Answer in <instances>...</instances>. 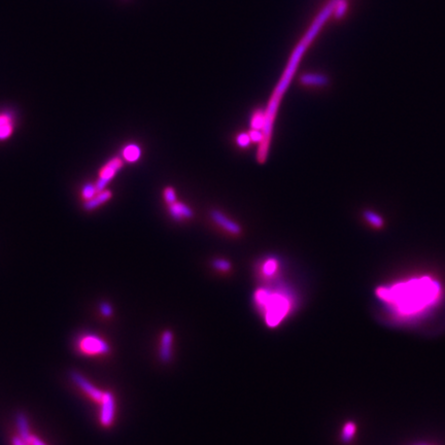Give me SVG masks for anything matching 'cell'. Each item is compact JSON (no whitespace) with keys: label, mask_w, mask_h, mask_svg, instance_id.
Instances as JSON below:
<instances>
[{"label":"cell","mask_w":445,"mask_h":445,"mask_svg":"<svg viewBox=\"0 0 445 445\" xmlns=\"http://www.w3.org/2000/svg\"><path fill=\"white\" fill-rule=\"evenodd\" d=\"M97 189L96 186L93 184H86L83 189H82V197L85 201L90 200L91 198H93L94 196L97 194Z\"/></svg>","instance_id":"cell-20"},{"label":"cell","mask_w":445,"mask_h":445,"mask_svg":"<svg viewBox=\"0 0 445 445\" xmlns=\"http://www.w3.org/2000/svg\"><path fill=\"white\" fill-rule=\"evenodd\" d=\"M30 445H47L44 441H42L41 439H39L38 437H36V436H32V439H31V442H30Z\"/></svg>","instance_id":"cell-27"},{"label":"cell","mask_w":445,"mask_h":445,"mask_svg":"<svg viewBox=\"0 0 445 445\" xmlns=\"http://www.w3.org/2000/svg\"><path fill=\"white\" fill-rule=\"evenodd\" d=\"M163 195H164V199H165V201H166L168 204L174 203V202L176 201V194H175V191H174V189L171 188V187H167V188L164 190Z\"/></svg>","instance_id":"cell-22"},{"label":"cell","mask_w":445,"mask_h":445,"mask_svg":"<svg viewBox=\"0 0 445 445\" xmlns=\"http://www.w3.org/2000/svg\"><path fill=\"white\" fill-rule=\"evenodd\" d=\"M112 197V193L110 190H103L98 192L93 198L84 202V209L87 212H93L104 203L110 201Z\"/></svg>","instance_id":"cell-10"},{"label":"cell","mask_w":445,"mask_h":445,"mask_svg":"<svg viewBox=\"0 0 445 445\" xmlns=\"http://www.w3.org/2000/svg\"><path fill=\"white\" fill-rule=\"evenodd\" d=\"M17 426H18V430H19V437L25 441L27 444L30 445L31 439H32V435L30 434L29 431V424H28V420L26 415L22 412L17 414Z\"/></svg>","instance_id":"cell-14"},{"label":"cell","mask_w":445,"mask_h":445,"mask_svg":"<svg viewBox=\"0 0 445 445\" xmlns=\"http://www.w3.org/2000/svg\"><path fill=\"white\" fill-rule=\"evenodd\" d=\"M82 352L86 355H99V353H108L110 351L109 344L104 340L96 336H86L81 339L78 343Z\"/></svg>","instance_id":"cell-5"},{"label":"cell","mask_w":445,"mask_h":445,"mask_svg":"<svg viewBox=\"0 0 445 445\" xmlns=\"http://www.w3.org/2000/svg\"><path fill=\"white\" fill-rule=\"evenodd\" d=\"M122 157L125 161L129 163H135L141 157V149L135 143H130L123 149Z\"/></svg>","instance_id":"cell-16"},{"label":"cell","mask_w":445,"mask_h":445,"mask_svg":"<svg viewBox=\"0 0 445 445\" xmlns=\"http://www.w3.org/2000/svg\"><path fill=\"white\" fill-rule=\"evenodd\" d=\"M356 425L353 424L352 422H348L344 425L343 430H342V434H341V438L344 442H348L353 438V435L356 434Z\"/></svg>","instance_id":"cell-19"},{"label":"cell","mask_w":445,"mask_h":445,"mask_svg":"<svg viewBox=\"0 0 445 445\" xmlns=\"http://www.w3.org/2000/svg\"><path fill=\"white\" fill-rule=\"evenodd\" d=\"M251 141H252V140H251L250 134H248V133H240V134H238L237 137H236V142H237V145H238L240 148H246V147H248V146H250Z\"/></svg>","instance_id":"cell-23"},{"label":"cell","mask_w":445,"mask_h":445,"mask_svg":"<svg viewBox=\"0 0 445 445\" xmlns=\"http://www.w3.org/2000/svg\"><path fill=\"white\" fill-rule=\"evenodd\" d=\"M336 0H329V2L327 3L323 9L319 12V15L316 17L315 21L312 22L310 27L308 28L305 35L302 37V39L299 42V44L294 49L293 53L290 57L289 63H287L286 67L283 71V74L280 78L279 83L274 89V92L267 104V109L265 110V125L263 128V134L264 139L259 145V150L257 154V159L259 163H265L267 160L268 151L270 147V140L272 136V130H273V124L274 120H276L277 112L279 107V103L281 101V98L283 94L285 93L286 89L289 88L294 74L298 68V65L301 61V58L303 57L304 53L306 52L307 48L310 46V44L315 41V38L319 34L320 30L323 28L325 23L328 21V19L333 15V10L335 6Z\"/></svg>","instance_id":"cell-2"},{"label":"cell","mask_w":445,"mask_h":445,"mask_svg":"<svg viewBox=\"0 0 445 445\" xmlns=\"http://www.w3.org/2000/svg\"><path fill=\"white\" fill-rule=\"evenodd\" d=\"M15 130V116L8 111L0 112V141L8 139Z\"/></svg>","instance_id":"cell-9"},{"label":"cell","mask_w":445,"mask_h":445,"mask_svg":"<svg viewBox=\"0 0 445 445\" xmlns=\"http://www.w3.org/2000/svg\"><path fill=\"white\" fill-rule=\"evenodd\" d=\"M279 269V262L276 258H267L264 260L263 263L261 265L260 272L263 278H271L278 273Z\"/></svg>","instance_id":"cell-15"},{"label":"cell","mask_w":445,"mask_h":445,"mask_svg":"<svg viewBox=\"0 0 445 445\" xmlns=\"http://www.w3.org/2000/svg\"><path fill=\"white\" fill-rule=\"evenodd\" d=\"M100 310L102 312V315L106 316V317H111V313H112L111 306L109 303H101Z\"/></svg>","instance_id":"cell-26"},{"label":"cell","mask_w":445,"mask_h":445,"mask_svg":"<svg viewBox=\"0 0 445 445\" xmlns=\"http://www.w3.org/2000/svg\"><path fill=\"white\" fill-rule=\"evenodd\" d=\"M115 414V401L111 392H104L101 401L100 423L103 427H110L113 423Z\"/></svg>","instance_id":"cell-6"},{"label":"cell","mask_w":445,"mask_h":445,"mask_svg":"<svg viewBox=\"0 0 445 445\" xmlns=\"http://www.w3.org/2000/svg\"><path fill=\"white\" fill-rule=\"evenodd\" d=\"M211 217L217 225H219L221 228L226 230L230 234L239 235L241 233V227L237 224V222L230 220L222 213L219 211H213L211 213Z\"/></svg>","instance_id":"cell-8"},{"label":"cell","mask_w":445,"mask_h":445,"mask_svg":"<svg viewBox=\"0 0 445 445\" xmlns=\"http://www.w3.org/2000/svg\"><path fill=\"white\" fill-rule=\"evenodd\" d=\"M347 7H348L347 0H336L334 10H333L334 17L336 19L343 18V16L345 15V12L347 10Z\"/></svg>","instance_id":"cell-18"},{"label":"cell","mask_w":445,"mask_h":445,"mask_svg":"<svg viewBox=\"0 0 445 445\" xmlns=\"http://www.w3.org/2000/svg\"><path fill=\"white\" fill-rule=\"evenodd\" d=\"M250 134V137H251V140L253 141V142H257V143H260L263 141V139H264V134H263V131H261V130H256V129H252L251 130V132L248 133Z\"/></svg>","instance_id":"cell-25"},{"label":"cell","mask_w":445,"mask_h":445,"mask_svg":"<svg viewBox=\"0 0 445 445\" xmlns=\"http://www.w3.org/2000/svg\"><path fill=\"white\" fill-rule=\"evenodd\" d=\"M264 125H265V111L258 110L254 112V114L252 116V120H251L252 129L263 131Z\"/></svg>","instance_id":"cell-17"},{"label":"cell","mask_w":445,"mask_h":445,"mask_svg":"<svg viewBox=\"0 0 445 445\" xmlns=\"http://www.w3.org/2000/svg\"><path fill=\"white\" fill-rule=\"evenodd\" d=\"M300 82L302 85L305 86H312V87H323L328 85L329 80L328 77L324 74L320 73H306L300 76Z\"/></svg>","instance_id":"cell-13"},{"label":"cell","mask_w":445,"mask_h":445,"mask_svg":"<svg viewBox=\"0 0 445 445\" xmlns=\"http://www.w3.org/2000/svg\"><path fill=\"white\" fill-rule=\"evenodd\" d=\"M173 334L170 331H165L161 337L160 343V358L164 362H168L172 356Z\"/></svg>","instance_id":"cell-11"},{"label":"cell","mask_w":445,"mask_h":445,"mask_svg":"<svg viewBox=\"0 0 445 445\" xmlns=\"http://www.w3.org/2000/svg\"><path fill=\"white\" fill-rule=\"evenodd\" d=\"M214 267L219 271L227 272L231 269V264L230 262L225 259H217L216 261H214Z\"/></svg>","instance_id":"cell-21"},{"label":"cell","mask_w":445,"mask_h":445,"mask_svg":"<svg viewBox=\"0 0 445 445\" xmlns=\"http://www.w3.org/2000/svg\"><path fill=\"white\" fill-rule=\"evenodd\" d=\"M254 301L269 328L278 327L293 307V299L289 291L280 289V286L259 287L254 294Z\"/></svg>","instance_id":"cell-3"},{"label":"cell","mask_w":445,"mask_h":445,"mask_svg":"<svg viewBox=\"0 0 445 445\" xmlns=\"http://www.w3.org/2000/svg\"><path fill=\"white\" fill-rule=\"evenodd\" d=\"M11 443H12V445H29V444L26 443L25 441H23L20 437H14V438H12Z\"/></svg>","instance_id":"cell-28"},{"label":"cell","mask_w":445,"mask_h":445,"mask_svg":"<svg viewBox=\"0 0 445 445\" xmlns=\"http://www.w3.org/2000/svg\"><path fill=\"white\" fill-rule=\"evenodd\" d=\"M366 219H367V222H370V224L374 227H381L383 225V220L381 219V217H378L377 215L373 214V213H369L366 215Z\"/></svg>","instance_id":"cell-24"},{"label":"cell","mask_w":445,"mask_h":445,"mask_svg":"<svg viewBox=\"0 0 445 445\" xmlns=\"http://www.w3.org/2000/svg\"><path fill=\"white\" fill-rule=\"evenodd\" d=\"M441 293V283L430 276L411 278L376 290L377 298L402 318L420 315L437 302Z\"/></svg>","instance_id":"cell-1"},{"label":"cell","mask_w":445,"mask_h":445,"mask_svg":"<svg viewBox=\"0 0 445 445\" xmlns=\"http://www.w3.org/2000/svg\"><path fill=\"white\" fill-rule=\"evenodd\" d=\"M169 213L171 217L176 221H181L185 219H191L193 217L192 209L184 203L175 201L174 203L169 204Z\"/></svg>","instance_id":"cell-12"},{"label":"cell","mask_w":445,"mask_h":445,"mask_svg":"<svg viewBox=\"0 0 445 445\" xmlns=\"http://www.w3.org/2000/svg\"><path fill=\"white\" fill-rule=\"evenodd\" d=\"M70 376H71L72 381H73L78 387H80L89 397H91V398H92L94 401H96V402H98V403H101V401H102V399H103V396H104V392H103V391H101V390H99L98 389H96L93 385H91V384L87 381V379H86L84 376H82L80 373L72 371V372L70 373Z\"/></svg>","instance_id":"cell-7"},{"label":"cell","mask_w":445,"mask_h":445,"mask_svg":"<svg viewBox=\"0 0 445 445\" xmlns=\"http://www.w3.org/2000/svg\"><path fill=\"white\" fill-rule=\"evenodd\" d=\"M123 166H124L123 159L120 158V157H114V158L111 159L106 165H104L99 170L98 178L95 184L97 192L106 190L108 185L113 179V177L120 171Z\"/></svg>","instance_id":"cell-4"}]
</instances>
